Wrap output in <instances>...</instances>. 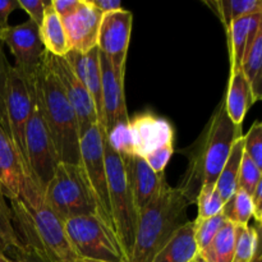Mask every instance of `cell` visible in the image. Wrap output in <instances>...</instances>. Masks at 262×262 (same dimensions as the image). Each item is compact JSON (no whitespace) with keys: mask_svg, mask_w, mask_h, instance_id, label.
Instances as JSON below:
<instances>
[{"mask_svg":"<svg viewBox=\"0 0 262 262\" xmlns=\"http://www.w3.org/2000/svg\"><path fill=\"white\" fill-rule=\"evenodd\" d=\"M197 217L194 220H205L222 214L224 201L216 191L215 184H206L201 188L196 199Z\"/></svg>","mask_w":262,"mask_h":262,"instance_id":"obj_31","label":"cell"},{"mask_svg":"<svg viewBox=\"0 0 262 262\" xmlns=\"http://www.w3.org/2000/svg\"><path fill=\"white\" fill-rule=\"evenodd\" d=\"M33 90H35V84L28 83L23 78L22 74L15 69V67L10 66L7 91H5L7 130L27 169L28 166L25 150V129L31 112H32ZM28 173H30V170H28Z\"/></svg>","mask_w":262,"mask_h":262,"instance_id":"obj_12","label":"cell"},{"mask_svg":"<svg viewBox=\"0 0 262 262\" xmlns=\"http://www.w3.org/2000/svg\"><path fill=\"white\" fill-rule=\"evenodd\" d=\"M79 0H51L50 5L59 17L64 18L76 9Z\"/></svg>","mask_w":262,"mask_h":262,"instance_id":"obj_39","label":"cell"},{"mask_svg":"<svg viewBox=\"0 0 262 262\" xmlns=\"http://www.w3.org/2000/svg\"><path fill=\"white\" fill-rule=\"evenodd\" d=\"M262 30L256 35L255 41L243 58L241 71L247 81L251 90L252 104L257 102L262 97Z\"/></svg>","mask_w":262,"mask_h":262,"instance_id":"obj_25","label":"cell"},{"mask_svg":"<svg viewBox=\"0 0 262 262\" xmlns=\"http://www.w3.org/2000/svg\"><path fill=\"white\" fill-rule=\"evenodd\" d=\"M101 18L102 13L90 0H79L76 9L61 18L71 50L86 54L97 48Z\"/></svg>","mask_w":262,"mask_h":262,"instance_id":"obj_16","label":"cell"},{"mask_svg":"<svg viewBox=\"0 0 262 262\" xmlns=\"http://www.w3.org/2000/svg\"><path fill=\"white\" fill-rule=\"evenodd\" d=\"M43 201L63 220L81 215H96L94 199L79 164H58L43 191Z\"/></svg>","mask_w":262,"mask_h":262,"instance_id":"obj_6","label":"cell"},{"mask_svg":"<svg viewBox=\"0 0 262 262\" xmlns=\"http://www.w3.org/2000/svg\"><path fill=\"white\" fill-rule=\"evenodd\" d=\"M102 127V125H101ZM102 147H104L105 166H106L107 191H109L110 212L113 229L122 246L127 258H129L135 241L138 211L128 184L124 163L119 154L115 152L105 137L102 127Z\"/></svg>","mask_w":262,"mask_h":262,"instance_id":"obj_5","label":"cell"},{"mask_svg":"<svg viewBox=\"0 0 262 262\" xmlns=\"http://www.w3.org/2000/svg\"><path fill=\"white\" fill-rule=\"evenodd\" d=\"M260 182H262V169L258 168L245 154L242 159V164H241L237 188L243 189L250 196H252L253 191H255V188Z\"/></svg>","mask_w":262,"mask_h":262,"instance_id":"obj_33","label":"cell"},{"mask_svg":"<svg viewBox=\"0 0 262 262\" xmlns=\"http://www.w3.org/2000/svg\"><path fill=\"white\" fill-rule=\"evenodd\" d=\"M234 242L235 224L225 220L211 245L202 252H199V255L209 262H233Z\"/></svg>","mask_w":262,"mask_h":262,"instance_id":"obj_26","label":"cell"},{"mask_svg":"<svg viewBox=\"0 0 262 262\" xmlns=\"http://www.w3.org/2000/svg\"><path fill=\"white\" fill-rule=\"evenodd\" d=\"M250 262H262V256H261V250L257 251V253L255 255V257L252 258Z\"/></svg>","mask_w":262,"mask_h":262,"instance_id":"obj_44","label":"cell"},{"mask_svg":"<svg viewBox=\"0 0 262 262\" xmlns=\"http://www.w3.org/2000/svg\"><path fill=\"white\" fill-rule=\"evenodd\" d=\"M0 262H15V260L10 256H7L5 253L0 252Z\"/></svg>","mask_w":262,"mask_h":262,"instance_id":"obj_43","label":"cell"},{"mask_svg":"<svg viewBox=\"0 0 262 262\" xmlns=\"http://www.w3.org/2000/svg\"><path fill=\"white\" fill-rule=\"evenodd\" d=\"M25 150L28 170L36 187L43 196V191L53 178L56 166L60 161L50 130L36 102L35 90L32 112L25 129Z\"/></svg>","mask_w":262,"mask_h":262,"instance_id":"obj_8","label":"cell"},{"mask_svg":"<svg viewBox=\"0 0 262 262\" xmlns=\"http://www.w3.org/2000/svg\"><path fill=\"white\" fill-rule=\"evenodd\" d=\"M252 104L251 90L242 71L230 72L229 83L224 99V106L227 115L233 124L242 125L246 114Z\"/></svg>","mask_w":262,"mask_h":262,"instance_id":"obj_22","label":"cell"},{"mask_svg":"<svg viewBox=\"0 0 262 262\" xmlns=\"http://www.w3.org/2000/svg\"><path fill=\"white\" fill-rule=\"evenodd\" d=\"M35 99L50 130L60 163L79 164V129L76 113L45 54L35 81Z\"/></svg>","mask_w":262,"mask_h":262,"instance_id":"obj_3","label":"cell"},{"mask_svg":"<svg viewBox=\"0 0 262 262\" xmlns=\"http://www.w3.org/2000/svg\"><path fill=\"white\" fill-rule=\"evenodd\" d=\"M197 253L194 224L193 222H187L154 256L151 262H192Z\"/></svg>","mask_w":262,"mask_h":262,"instance_id":"obj_21","label":"cell"},{"mask_svg":"<svg viewBox=\"0 0 262 262\" xmlns=\"http://www.w3.org/2000/svg\"><path fill=\"white\" fill-rule=\"evenodd\" d=\"M64 59L94 100L99 124H102L101 67H100L99 49L95 48L86 54L71 50L64 56Z\"/></svg>","mask_w":262,"mask_h":262,"instance_id":"obj_19","label":"cell"},{"mask_svg":"<svg viewBox=\"0 0 262 262\" xmlns=\"http://www.w3.org/2000/svg\"><path fill=\"white\" fill-rule=\"evenodd\" d=\"M90 2L102 14L122 9V3L119 0H90Z\"/></svg>","mask_w":262,"mask_h":262,"instance_id":"obj_42","label":"cell"},{"mask_svg":"<svg viewBox=\"0 0 262 262\" xmlns=\"http://www.w3.org/2000/svg\"><path fill=\"white\" fill-rule=\"evenodd\" d=\"M67 234L79 258L128 262L114 229L97 215H81L64 220Z\"/></svg>","mask_w":262,"mask_h":262,"instance_id":"obj_7","label":"cell"},{"mask_svg":"<svg viewBox=\"0 0 262 262\" xmlns=\"http://www.w3.org/2000/svg\"><path fill=\"white\" fill-rule=\"evenodd\" d=\"M79 165L83 170L84 178L91 191L96 207V215L113 228L106 166L102 147V127L99 123L82 133L79 140Z\"/></svg>","mask_w":262,"mask_h":262,"instance_id":"obj_9","label":"cell"},{"mask_svg":"<svg viewBox=\"0 0 262 262\" xmlns=\"http://www.w3.org/2000/svg\"><path fill=\"white\" fill-rule=\"evenodd\" d=\"M22 246L23 243L20 242L13 224L10 207L7 205L4 197H0V252L10 256Z\"/></svg>","mask_w":262,"mask_h":262,"instance_id":"obj_30","label":"cell"},{"mask_svg":"<svg viewBox=\"0 0 262 262\" xmlns=\"http://www.w3.org/2000/svg\"><path fill=\"white\" fill-rule=\"evenodd\" d=\"M228 30L234 20L246 15L262 13V3L260 0H219L212 3Z\"/></svg>","mask_w":262,"mask_h":262,"instance_id":"obj_28","label":"cell"},{"mask_svg":"<svg viewBox=\"0 0 262 262\" xmlns=\"http://www.w3.org/2000/svg\"><path fill=\"white\" fill-rule=\"evenodd\" d=\"M252 204H253V217L256 220V224H261L262 219V182L257 184L252 193Z\"/></svg>","mask_w":262,"mask_h":262,"instance_id":"obj_41","label":"cell"},{"mask_svg":"<svg viewBox=\"0 0 262 262\" xmlns=\"http://www.w3.org/2000/svg\"><path fill=\"white\" fill-rule=\"evenodd\" d=\"M222 214L225 220L233 224H248L253 217L252 197L243 189L237 188L234 194L224 204Z\"/></svg>","mask_w":262,"mask_h":262,"instance_id":"obj_29","label":"cell"},{"mask_svg":"<svg viewBox=\"0 0 262 262\" xmlns=\"http://www.w3.org/2000/svg\"><path fill=\"white\" fill-rule=\"evenodd\" d=\"M260 30H262V13H255V14L239 18L228 27L230 72L241 69L243 58L253 43L256 35Z\"/></svg>","mask_w":262,"mask_h":262,"instance_id":"obj_20","label":"cell"},{"mask_svg":"<svg viewBox=\"0 0 262 262\" xmlns=\"http://www.w3.org/2000/svg\"><path fill=\"white\" fill-rule=\"evenodd\" d=\"M18 7V0H0V31L8 27V19Z\"/></svg>","mask_w":262,"mask_h":262,"instance_id":"obj_40","label":"cell"},{"mask_svg":"<svg viewBox=\"0 0 262 262\" xmlns=\"http://www.w3.org/2000/svg\"><path fill=\"white\" fill-rule=\"evenodd\" d=\"M0 197H3V194H2V193H0Z\"/></svg>","mask_w":262,"mask_h":262,"instance_id":"obj_47","label":"cell"},{"mask_svg":"<svg viewBox=\"0 0 262 262\" xmlns=\"http://www.w3.org/2000/svg\"><path fill=\"white\" fill-rule=\"evenodd\" d=\"M46 55H48L51 68L55 72L61 86H63L64 92H66L74 113H76L79 136H82V133L99 123L94 100L90 96L86 87L73 73L66 59L51 55L48 51H46Z\"/></svg>","mask_w":262,"mask_h":262,"instance_id":"obj_15","label":"cell"},{"mask_svg":"<svg viewBox=\"0 0 262 262\" xmlns=\"http://www.w3.org/2000/svg\"><path fill=\"white\" fill-rule=\"evenodd\" d=\"M101 67V101H102V127L109 132L113 127L128 123L124 96V78L118 76L109 59L100 53Z\"/></svg>","mask_w":262,"mask_h":262,"instance_id":"obj_17","label":"cell"},{"mask_svg":"<svg viewBox=\"0 0 262 262\" xmlns=\"http://www.w3.org/2000/svg\"><path fill=\"white\" fill-rule=\"evenodd\" d=\"M0 193L4 199L23 200L28 204L43 201L12 138L0 123Z\"/></svg>","mask_w":262,"mask_h":262,"instance_id":"obj_10","label":"cell"},{"mask_svg":"<svg viewBox=\"0 0 262 262\" xmlns=\"http://www.w3.org/2000/svg\"><path fill=\"white\" fill-rule=\"evenodd\" d=\"M129 156L145 159L159 148L174 146V128L165 118L142 113L128 122Z\"/></svg>","mask_w":262,"mask_h":262,"instance_id":"obj_14","label":"cell"},{"mask_svg":"<svg viewBox=\"0 0 262 262\" xmlns=\"http://www.w3.org/2000/svg\"><path fill=\"white\" fill-rule=\"evenodd\" d=\"M242 125L233 124L227 115L224 100L215 110L199 140L189 148V165L179 188L189 204H196L200 191L206 184H215L238 138Z\"/></svg>","mask_w":262,"mask_h":262,"instance_id":"obj_1","label":"cell"},{"mask_svg":"<svg viewBox=\"0 0 262 262\" xmlns=\"http://www.w3.org/2000/svg\"><path fill=\"white\" fill-rule=\"evenodd\" d=\"M192 262H209V261L205 260V258L202 257V256H200L199 253H197V256L193 258V261H192Z\"/></svg>","mask_w":262,"mask_h":262,"instance_id":"obj_45","label":"cell"},{"mask_svg":"<svg viewBox=\"0 0 262 262\" xmlns=\"http://www.w3.org/2000/svg\"><path fill=\"white\" fill-rule=\"evenodd\" d=\"M133 14L127 9L102 14L100 23L97 49L112 63L118 76L124 78L128 48L132 35Z\"/></svg>","mask_w":262,"mask_h":262,"instance_id":"obj_13","label":"cell"},{"mask_svg":"<svg viewBox=\"0 0 262 262\" xmlns=\"http://www.w3.org/2000/svg\"><path fill=\"white\" fill-rule=\"evenodd\" d=\"M243 155H245V146H243V136L238 138L230 150L229 156L220 171L216 179V191L219 192L222 200L225 202L234 194L237 191L238 176H239L241 164H242Z\"/></svg>","mask_w":262,"mask_h":262,"instance_id":"obj_24","label":"cell"},{"mask_svg":"<svg viewBox=\"0 0 262 262\" xmlns=\"http://www.w3.org/2000/svg\"><path fill=\"white\" fill-rule=\"evenodd\" d=\"M225 217L223 214L216 215V216L209 217L205 220H193L194 224V241L199 252L206 250L211 242L214 241L215 235L217 234L222 225L224 224Z\"/></svg>","mask_w":262,"mask_h":262,"instance_id":"obj_32","label":"cell"},{"mask_svg":"<svg viewBox=\"0 0 262 262\" xmlns=\"http://www.w3.org/2000/svg\"><path fill=\"white\" fill-rule=\"evenodd\" d=\"M0 42L5 43L14 56L15 69L28 83L35 84L46 54L38 26L30 19L22 25L8 26L0 31Z\"/></svg>","mask_w":262,"mask_h":262,"instance_id":"obj_11","label":"cell"},{"mask_svg":"<svg viewBox=\"0 0 262 262\" xmlns=\"http://www.w3.org/2000/svg\"><path fill=\"white\" fill-rule=\"evenodd\" d=\"M10 64L3 50V43L0 42V123L7 129V117H5V91H7L8 76H9ZM8 132V130H7Z\"/></svg>","mask_w":262,"mask_h":262,"instance_id":"obj_35","label":"cell"},{"mask_svg":"<svg viewBox=\"0 0 262 262\" xmlns=\"http://www.w3.org/2000/svg\"><path fill=\"white\" fill-rule=\"evenodd\" d=\"M10 257L14 258L15 262H49L43 256H41L35 250H32V248L27 247L25 245L22 247L17 248L10 255Z\"/></svg>","mask_w":262,"mask_h":262,"instance_id":"obj_38","label":"cell"},{"mask_svg":"<svg viewBox=\"0 0 262 262\" xmlns=\"http://www.w3.org/2000/svg\"><path fill=\"white\" fill-rule=\"evenodd\" d=\"M260 225L235 224L234 257L233 262H250L260 250Z\"/></svg>","mask_w":262,"mask_h":262,"instance_id":"obj_27","label":"cell"},{"mask_svg":"<svg viewBox=\"0 0 262 262\" xmlns=\"http://www.w3.org/2000/svg\"><path fill=\"white\" fill-rule=\"evenodd\" d=\"M243 146L246 155L262 169V124L260 120H256L247 135L243 136Z\"/></svg>","mask_w":262,"mask_h":262,"instance_id":"obj_34","label":"cell"},{"mask_svg":"<svg viewBox=\"0 0 262 262\" xmlns=\"http://www.w3.org/2000/svg\"><path fill=\"white\" fill-rule=\"evenodd\" d=\"M173 154L174 146H166V147L159 148L158 151H155V152H152L151 155H148L147 158H145V160L146 163L148 164V166H150L156 174H164L166 165H168L169 161H170Z\"/></svg>","mask_w":262,"mask_h":262,"instance_id":"obj_36","label":"cell"},{"mask_svg":"<svg viewBox=\"0 0 262 262\" xmlns=\"http://www.w3.org/2000/svg\"><path fill=\"white\" fill-rule=\"evenodd\" d=\"M13 224L20 242L46 258L49 262H77L64 220L45 201L28 204L23 200L10 201Z\"/></svg>","mask_w":262,"mask_h":262,"instance_id":"obj_4","label":"cell"},{"mask_svg":"<svg viewBox=\"0 0 262 262\" xmlns=\"http://www.w3.org/2000/svg\"><path fill=\"white\" fill-rule=\"evenodd\" d=\"M77 262H107V261H100V260H91V258H79Z\"/></svg>","mask_w":262,"mask_h":262,"instance_id":"obj_46","label":"cell"},{"mask_svg":"<svg viewBox=\"0 0 262 262\" xmlns=\"http://www.w3.org/2000/svg\"><path fill=\"white\" fill-rule=\"evenodd\" d=\"M188 200L179 187L166 184L151 204L138 211L135 241L128 262H151L187 222Z\"/></svg>","mask_w":262,"mask_h":262,"instance_id":"obj_2","label":"cell"},{"mask_svg":"<svg viewBox=\"0 0 262 262\" xmlns=\"http://www.w3.org/2000/svg\"><path fill=\"white\" fill-rule=\"evenodd\" d=\"M38 31L43 48L49 54L58 58H64L71 51L63 20L54 12L50 4L46 8Z\"/></svg>","mask_w":262,"mask_h":262,"instance_id":"obj_23","label":"cell"},{"mask_svg":"<svg viewBox=\"0 0 262 262\" xmlns=\"http://www.w3.org/2000/svg\"><path fill=\"white\" fill-rule=\"evenodd\" d=\"M137 211L154 201L166 186L164 174H156L140 156L122 158Z\"/></svg>","mask_w":262,"mask_h":262,"instance_id":"obj_18","label":"cell"},{"mask_svg":"<svg viewBox=\"0 0 262 262\" xmlns=\"http://www.w3.org/2000/svg\"><path fill=\"white\" fill-rule=\"evenodd\" d=\"M49 4L50 2H45V0H18V7L25 10L30 15V20L36 23L38 27L42 22L43 14Z\"/></svg>","mask_w":262,"mask_h":262,"instance_id":"obj_37","label":"cell"}]
</instances>
